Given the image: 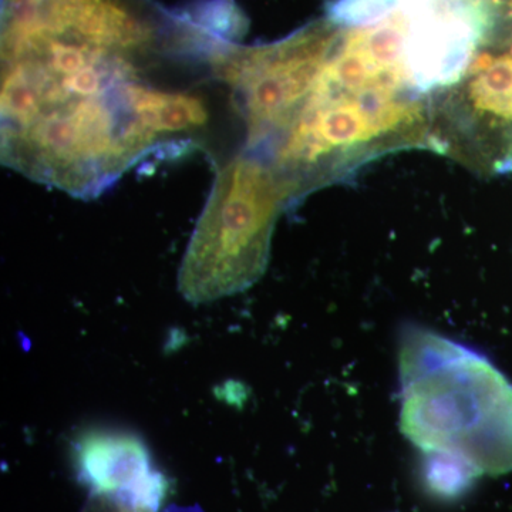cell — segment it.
I'll return each instance as SVG.
<instances>
[{"instance_id": "7a4b0ae2", "label": "cell", "mask_w": 512, "mask_h": 512, "mask_svg": "<svg viewBox=\"0 0 512 512\" xmlns=\"http://www.w3.org/2000/svg\"><path fill=\"white\" fill-rule=\"evenodd\" d=\"M292 202L288 184L264 157L247 151L225 164L181 262V295L207 303L251 288L268 266L276 221Z\"/></svg>"}, {"instance_id": "52a82bcc", "label": "cell", "mask_w": 512, "mask_h": 512, "mask_svg": "<svg viewBox=\"0 0 512 512\" xmlns=\"http://www.w3.org/2000/svg\"><path fill=\"white\" fill-rule=\"evenodd\" d=\"M468 3L488 18L512 15V0H468Z\"/></svg>"}, {"instance_id": "3957f363", "label": "cell", "mask_w": 512, "mask_h": 512, "mask_svg": "<svg viewBox=\"0 0 512 512\" xmlns=\"http://www.w3.org/2000/svg\"><path fill=\"white\" fill-rule=\"evenodd\" d=\"M318 20L272 45L228 46L215 69L237 94L248 128V150L262 153L288 126L318 82L336 35Z\"/></svg>"}, {"instance_id": "6da1fadb", "label": "cell", "mask_w": 512, "mask_h": 512, "mask_svg": "<svg viewBox=\"0 0 512 512\" xmlns=\"http://www.w3.org/2000/svg\"><path fill=\"white\" fill-rule=\"evenodd\" d=\"M400 429L478 478L512 470V384L473 349L419 326L399 346Z\"/></svg>"}, {"instance_id": "8992f818", "label": "cell", "mask_w": 512, "mask_h": 512, "mask_svg": "<svg viewBox=\"0 0 512 512\" xmlns=\"http://www.w3.org/2000/svg\"><path fill=\"white\" fill-rule=\"evenodd\" d=\"M131 101L141 126L157 141L165 136L194 133L208 121V110L200 97L154 89L141 80L131 89Z\"/></svg>"}, {"instance_id": "5b68a950", "label": "cell", "mask_w": 512, "mask_h": 512, "mask_svg": "<svg viewBox=\"0 0 512 512\" xmlns=\"http://www.w3.org/2000/svg\"><path fill=\"white\" fill-rule=\"evenodd\" d=\"M73 461L77 477L93 494L131 510L157 512L170 493L147 444L130 431H83L74 440Z\"/></svg>"}, {"instance_id": "ba28073f", "label": "cell", "mask_w": 512, "mask_h": 512, "mask_svg": "<svg viewBox=\"0 0 512 512\" xmlns=\"http://www.w3.org/2000/svg\"><path fill=\"white\" fill-rule=\"evenodd\" d=\"M117 504L111 500H100L90 505L87 512H116Z\"/></svg>"}, {"instance_id": "277c9868", "label": "cell", "mask_w": 512, "mask_h": 512, "mask_svg": "<svg viewBox=\"0 0 512 512\" xmlns=\"http://www.w3.org/2000/svg\"><path fill=\"white\" fill-rule=\"evenodd\" d=\"M443 103L444 124L468 158L512 173V20L484 36L466 76Z\"/></svg>"}]
</instances>
